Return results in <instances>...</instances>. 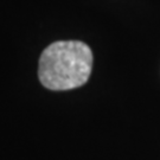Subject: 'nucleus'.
<instances>
[{
    "mask_svg": "<svg viewBox=\"0 0 160 160\" xmlns=\"http://www.w3.org/2000/svg\"><path fill=\"white\" fill-rule=\"evenodd\" d=\"M92 69L90 48L78 40H59L39 58L38 77L50 90H69L86 84Z\"/></svg>",
    "mask_w": 160,
    "mask_h": 160,
    "instance_id": "obj_1",
    "label": "nucleus"
}]
</instances>
